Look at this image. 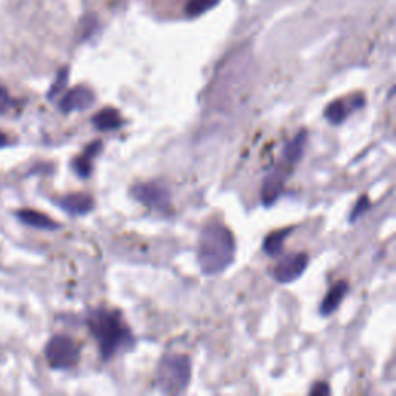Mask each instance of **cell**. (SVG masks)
<instances>
[{"instance_id":"5b68a950","label":"cell","mask_w":396,"mask_h":396,"mask_svg":"<svg viewBox=\"0 0 396 396\" xmlns=\"http://www.w3.org/2000/svg\"><path fill=\"white\" fill-rule=\"evenodd\" d=\"M132 197L139 201L143 206L153 210L169 209L172 195L169 188L161 181H148L133 184L130 189Z\"/></svg>"},{"instance_id":"52a82bcc","label":"cell","mask_w":396,"mask_h":396,"mask_svg":"<svg viewBox=\"0 0 396 396\" xmlns=\"http://www.w3.org/2000/svg\"><path fill=\"white\" fill-rule=\"evenodd\" d=\"M310 264V257L306 253H291L284 255L273 268V277L282 285H290L302 276L306 266Z\"/></svg>"},{"instance_id":"9a60e30c","label":"cell","mask_w":396,"mask_h":396,"mask_svg":"<svg viewBox=\"0 0 396 396\" xmlns=\"http://www.w3.org/2000/svg\"><path fill=\"white\" fill-rule=\"evenodd\" d=\"M92 123L95 126V129H98L101 132H108L119 129V127L123 126V118H121V115L117 108L106 107L95 115L92 118Z\"/></svg>"},{"instance_id":"603a6c76","label":"cell","mask_w":396,"mask_h":396,"mask_svg":"<svg viewBox=\"0 0 396 396\" xmlns=\"http://www.w3.org/2000/svg\"><path fill=\"white\" fill-rule=\"evenodd\" d=\"M6 143H8V139H6V135H3V133H0V148H3V146H6Z\"/></svg>"},{"instance_id":"30bf717a","label":"cell","mask_w":396,"mask_h":396,"mask_svg":"<svg viewBox=\"0 0 396 396\" xmlns=\"http://www.w3.org/2000/svg\"><path fill=\"white\" fill-rule=\"evenodd\" d=\"M362 106H364V98H361V101H357L356 98L350 102L337 99V101L330 102L327 108H325L324 117L325 119H328L333 126H339L348 118V115L351 110H353V108L362 107Z\"/></svg>"},{"instance_id":"8992f818","label":"cell","mask_w":396,"mask_h":396,"mask_svg":"<svg viewBox=\"0 0 396 396\" xmlns=\"http://www.w3.org/2000/svg\"><path fill=\"white\" fill-rule=\"evenodd\" d=\"M293 169H295L293 166L286 164L282 159H280L277 166H274V169L268 174L264 183H261L260 200L264 203V206L270 208L277 201V198L284 192L285 183L290 178Z\"/></svg>"},{"instance_id":"7402d4cb","label":"cell","mask_w":396,"mask_h":396,"mask_svg":"<svg viewBox=\"0 0 396 396\" xmlns=\"http://www.w3.org/2000/svg\"><path fill=\"white\" fill-rule=\"evenodd\" d=\"M330 395V387L325 382H317V384L311 388V395Z\"/></svg>"},{"instance_id":"3957f363","label":"cell","mask_w":396,"mask_h":396,"mask_svg":"<svg viewBox=\"0 0 396 396\" xmlns=\"http://www.w3.org/2000/svg\"><path fill=\"white\" fill-rule=\"evenodd\" d=\"M190 376H192V364L189 356L170 353L163 356L158 364L157 384L164 395H180L188 388Z\"/></svg>"},{"instance_id":"ba28073f","label":"cell","mask_w":396,"mask_h":396,"mask_svg":"<svg viewBox=\"0 0 396 396\" xmlns=\"http://www.w3.org/2000/svg\"><path fill=\"white\" fill-rule=\"evenodd\" d=\"M95 104V93L86 86H78L66 93L61 99L59 108L63 113L82 112Z\"/></svg>"},{"instance_id":"5bb4252c","label":"cell","mask_w":396,"mask_h":396,"mask_svg":"<svg viewBox=\"0 0 396 396\" xmlns=\"http://www.w3.org/2000/svg\"><path fill=\"white\" fill-rule=\"evenodd\" d=\"M102 143L101 141H93L92 144H88L84 153L81 157L73 159V169L76 174H78L81 178H88L92 175V159L98 155L101 152Z\"/></svg>"},{"instance_id":"277c9868","label":"cell","mask_w":396,"mask_h":396,"mask_svg":"<svg viewBox=\"0 0 396 396\" xmlns=\"http://www.w3.org/2000/svg\"><path fill=\"white\" fill-rule=\"evenodd\" d=\"M81 348L72 337L57 335L48 341L46 347V357L51 368L68 370L79 362Z\"/></svg>"},{"instance_id":"ac0fdd59","label":"cell","mask_w":396,"mask_h":396,"mask_svg":"<svg viewBox=\"0 0 396 396\" xmlns=\"http://www.w3.org/2000/svg\"><path fill=\"white\" fill-rule=\"evenodd\" d=\"M68 75H70V68L68 67H63V68L59 70V72H57L56 79H55L53 84H51L50 90L47 93L48 99H53L55 97H57V95H59L63 90V88L67 87V84H68Z\"/></svg>"},{"instance_id":"7a4b0ae2","label":"cell","mask_w":396,"mask_h":396,"mask_svg":"<svg viewBox=\"0 0 396 396\" xmlns=\"http://www.w3.org/2000/svg\"><path fill=\"white\" fill-rule=\"evenodd\" d=\"M87 324L104 361L112 359L119 351L130 348L135 344V337L119 311L97 310L88 316Z\"/></svg>"},{"instance_id":"e0dca14e","label":"cell","mask_w":396,"mask_h":396,"mask_svg":"<svg viewBox=\"0 0 396 396\" xmlns=\"http://www.w3.org/2000/svg\"><path fill=\"white\" fill-rule=\"evenodd\" d=\"M220 3V0H189L186 5V12L190 17L201 16L204 12L212 10Z\"/></svg>"},{"instance_id":"ffe728a7","label":"cell","mask_w":396,"mask_h":396,"mask_svg":"<svg viewBox=\"0 0 396 396\" xmlns=\"http://www.w3.org/2000/svg\"><path fill=\"white\" fill-rule=\"evenodd\" d=\"M92 23H97V19H95L93 16H88V17L82 19V22H81V25H82L81 31H82V37H84V39H86V37L90 36V34L93 33V30L97 28V25H93V27H90Z\"/></svg>"},{"instance_id":"d6986e66","label":"cell","mask_w":396,"mask_h":396,"mask_svg":"<svg viewBox=\"0 0 396 396\" xmlns=\"http://www.w3.org/2000/svg\"><path fill=\"white\" fill-rule=\"evenodd\" d=\"M368 209H370V200H368V198H367L366 195H364V197L359 198V200H357V203L355 204L353 210H351V214H350V223H355L357 219H359L361 215L366 214Z\"/></svg>"},{"instance_id":"2e32d148","label":"cell","mask_w":396,"mask_h":396,"mask_svg":"<svg viewBox=\"0 0 396 396\" xmlns=\"http://www.w3.org/2000/svg\"><path fill=\"white\" fill-rule=\"evenodd\" d=\"M293 229L295 228H285V229H280V231H274L271 234H268V237L264 240V251L268 255H277L282 253L284 249V244L285 240L288 239V235L293 232Z\"/></svg>"},{"instance_id":"6da1fadb","label":"cell","mask_w":396,"mask_h":396,"mask_svg":"<svg viewBox=\"0 0 396 396\" xmlns=\"http://www.w3.org/2000/svg\"><path fill=\"white\" fill-rule=\"evenodd\" d=\"M235 240L231 229L219 221L208 223L198 237L197 264L204 276H217L232 265Z\"/></svg>"},{"instance_id":"44dd1931","label":"cell","mask_w":396,"mask_h":396,"mask_svg":"<svg viewBox=\"0 0 396 396\" xmlns=\"http://www.w3.org/2000/svg\"><path fill=\"white\" fill-rule=\"evenodd\" d=\"M12 104H14V101L10 98L8 92H6L3 87H0V115L5 113L6 110H10Z\"/></svg>"},{"instance_id":"7c38bea8","label":"cell","mask_w":396,"mask_h":396,"mask_svg":"<svg viewBox=\"0 0 396 396\" xmlns=\"http://www.w3.org/2000/svg\"><path fill=\"white\" fill-rule=\"evenodd\" d=\"M16 217L21 220L23 225L36 228V229H46V231H55V229H59L61 225L53 219H50L48 215L37 212L34 209H22L19 210Z\"/></svg>"},{"instance_id":"8fae6325","label":"cell","mask_w":396,"mask_h":396,"mask_svg":"<svg viewBox=\"0 0 396 396\" xmlns=\"http://www.w3.org/2000/svg\"><path fill=\"white\" fill-rule=\"evenodd\" d=\"M306 141H308V132H306V129H302L291 141L286 143L282 152V158L280 159L286 164L293 166V168H296V164H299V161L304 157Z\"/></svg>"},{"instance_id":"4fadbf2b","label":"cell","mask_w":396,"mask_h":396,"mask_svg":"<svg viewBox=\"0 0 396 396\" xmlns=\"http://www.w3.org/2000/svg\"><path fill=\"white\" fill-rule=\"evenodd\" d=\"M348 293V284L346 280H341L336 285L331 286V290L327 293V296L321 302V306H319V313L322 316H330L339 308V305L342 304L344 297Z\"/></svg>"},{"instance_id":"9c48e42d","label":"cell","mask_w":396,"mask_h":396,"mask_svg":"<svg viewBox=\"0 0 396 396\" xmlns=\"http://www.w3.org/2000/svg\"><path fill=\"white\" fill-rule=\"evenodd\" d=\"M57 204L66 210L67 214L79 217V215H87L90 214L95 208V201L92 195L84 194V192H76V194H68L66 197H62Z\"/></svg>"}]
</instances>
